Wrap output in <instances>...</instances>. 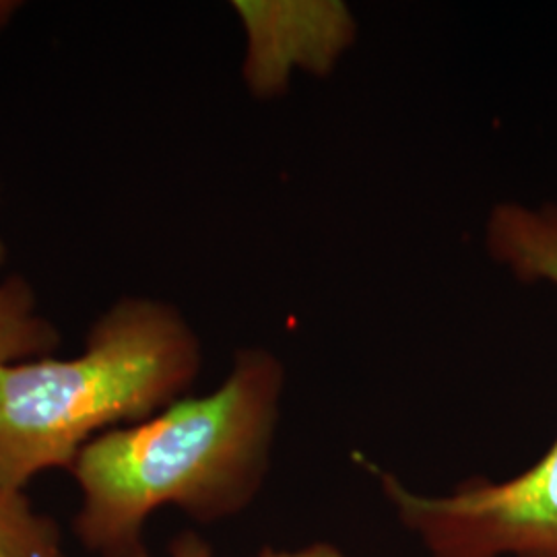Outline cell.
<instances>
[{
  "mask_svg": "<svg viewBox=\"0 0 557 557\" xmlns=\"http://www.w3.org/2000/svg\"><path fill=\"white\" fill-rule=\"evenodd\" d=\"M283 384L273 354L244 349L213 393L91 440L69 471L79 490L81 545L96 557H137L149 518L163 508L200 524L238 517L269 473Z\"/></svg>",
  "mask_w": 557,
  "mask_h": 557,
  "instance_id": "1",
  "label": "cell"
},
{
  "mask_svg": "<svg viewBox=\"0 0 557 557\" xmlns=\"http://www.w3.org/2000/svg\"><path fill=\"white\" fill-rule=\"evenodd\" d=\"M200 366L178 308L139 296L112 304L77 356L0 366V485L25 492L41 473L71 471L91 440L186 397Z\"/></svg>",
  "mask_w": 557,
  "mask_h": 557,
  "instance_id": "2",
  "label": "cell"
},
{
  "mask_svg": "<svg viewBox=\"0 0 557 557\" xmlns=\"http://www.w3.org/2000/svg\"><path fill=\"white\" fill-rule=\"evenodd\" d=\"M487 250L518 278L557 287V205H498ZM380 483L432 557H557V438L535 467L504 483L473 479L450 496L413 494L391 473Z\"/></svg>",
  "mask_w": 557,
  "mask_h": 557,
  "instance_id": "3",
  "label": "cell"
},
{
  "mask_svg": "<svg viewBox=\"0 0 557 557\" xmlns=\"http://www.w3.org/2000/svg\"><path fill=\"white\" fill-rule=\"evenodd\" d=\"M59 347V329L41 312L32 283L7 273V246L0 238V366L52 356Z\"/></svg>",
  "mask_w": 557,
  "mask_h": 557,
  "instance_id": "4",
  "label": "cell"
},
{
  "mask_svg": "<svg viewBox=\"0 0 557 557\" xmlns=\"http://www.w3.org/2000/svg\"><path fill=\"white\" fill-rule=\"evenodd\" d=\"M0 557H64L59 524L20 490L0 485Z\"/></svg>",
  "mask_w": 557,
  "mask_h": 557,
  "instance_id": "5",
  "label": "cell"
},
{
  "mask_svg": "<svg viewBox=\"0 0 557 557\" xmlns=\"http://www.w3.org/2000/svg\"><path fill=\"white\" fill-rule=\"evenodd\" d=\"M137 557H151L149 552L145 549L143 554ZM170 557H218L213 547L205 541V539L193 533V531H184L180 533L178 537L172 541L170 545Z\"/></svg>",
  "mask_w": 557,
  "mask_h": 557,
  "instance_id": "6",
  "label": "cell"
},
{
  "mask_svg": "<svg viewBox=\"0 0 557 557\" xmlns=\"http://www.w3.org/2000/svg\"><path fill=\"white\" fill-rule=\"evenodd\" d=\"M255 557H345L338 552L335 545L331 543H312L308 547H301L296 552H278L273 547H264Z\"/></svg>",
  "mask_w": 557,
  "mask_h": 557,
  "instance_id": "7",
  "label": "cell"
}]
</instances>
